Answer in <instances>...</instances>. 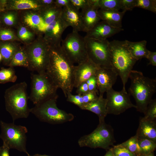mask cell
<instances>
[{
  "mask_svg": "<svg viewBox=\"0 0 156 156\" xmlns=\"http://www.w3.org/2000/svg\"><path fill=\"white\" fill-rule=\"evenodd\" d=\"M46 72L66 97L74 88L75 66L62 50L61 44L49 45Z\"/></svg>",
  "mask_w": 156,
  "mask_h": 156,
  "instance_id": "cell-1",
  "label": "cell"
},
{
  "mask_svg": "<svg viewBox=\"0 0 156 156\" xmlns=\"http://www.w3.org/2000/svg\"><path fill=\"white\" fill-rule=\"evenodd\" d=\"M129 78L131 81L129 93L135 100L137 111L144 114L156 91V79L145 77L142 72L132 70Z\"/></svg>",
  "mask_w": 156,
  "mask_h": 156,
  "instance_id": "cell-2",
  "label": "cell"
},
{
  "mask_svg": "<svg viewBox=\"0 0 156 156\" xmlns=\"http://www.w3.org/2000/svg\"><path fill=\"white\" fill-rule=\"evenodd\" d=\"M27 87L24 81L12 86L5 92V109L11 116L13 122L19 118H27L30 113L28 105Z\"/></svg>",
  "mask_w": 156,
  "mask_h": 156,
  "instance_id": "cell-3",
  "label": "cell"
},
{
  "mask_svg": "<svg viewBox=\"0 0 156 156\" xmlns=\"http://www.w3.org/2000/svg\"><path fill=\"white\" fill-rule=\"evenodd\" d=\"M109 47L112 68L121 79L122 89L126 90L129 74L137 61L131 55L125 40L109 42Z\"/></svg>",
  "mask_w": 156,
  "mask_h": 156,
  "instance_id": "cell-4",
  "label": "cell"
},
{
  "mask_svg": "<svg viewBox=\"0 0 156 156\" xmlns=\"http://www.w3.org/2000/svg\"><path fill=\"white\" fill-rule=\"evenodd\" d=\"M58 98L51 99L30 109V113L40 120L52 124H58L73 120L74 116L59 109L56 102Z\"/></svg>",
  "mask_w": 156,
  "mask_h": 156,
  "instance_id": "cell-5",
  "label": "cell"
},
{
  "mask_svg": "<svg viewBox=\"0 0 156 156\" xmlns=\"http://www.w3.org/2000/svg\"><path fill=\"white\" fill-rule=\"evenodd\" d=\"M31 91L29 98L36 105L49 99L58 98L57 86L46 72L31 76Z\"/></svg>",
  "mask_w": 156,
  "mask_h": 156,
  "instance_id": "cell-6",
  "label": "cell"
},
{
  "mask_svg": "<svg viewBox=\"0 0 156 156\" xmlns=\"http://www.w3.org/2000/svg\"><path fill=\"white\" fill-rule=\"evenodd\" d=\"M24 47L28 60L27 68L37 73L45 72L49 59L50 46L43 37H40Z\"/></svg>",
  "mask_w": 156,
  "mask_h": 156,
  "instance_id": "cell-7",
  "label": "cell"
},
{
  "mask_svg": "<svg viewBox=\"0 0 156 156\" xmlns=\"http://www.w3.org/2000/svg\"><path fill=\"white\" fill-rule=\"evenodd\" d=\"M115 142L113 129L104 121L99 122L97 127L91 133L81 137L78 143L81 147L107 149Z\"/></svg>",
  "mask_w": 156,
  "mask_h": 156,
  "instance_id": "cell-8",
  "label": "cell"
},
{
  "mask_svg": "<svg viewBox=\"0 0 156 156\" xmlns=\"http://www.w3.org/2000/svg\"><path fill=\"white\" fill-rule=\"evenodd\" d=\"M1 133L0 138L10 149H16L28 154L26 148L27 128L24 126L17 125L11 123L0 121Z\"/></svg>",
  "mask_w": 156,
  "mask_h": 156,
  "instance_id": "cell-9",
  "label": "cell"
},
{
  "mask_svg": "<svg viewBox=\"0 0 156 156\" xmlns=\"http://www.w3.org/2000/svg\"><path fill=\"white\" fill-rule=\"evenodd\" d=\"M84 38L88 58L99 67L112 68L107 40Z\"/></svg>",
  "mask_w": 156,
  "mask_h": 156,
  "instance_id": "cell-10",
  "label": "cell"
},
{
  "mask_svg": "<svg viewBox=\"0 0 156 156\" xmlns=\"http://www.w3.org/2000/svg\"><path fill=\"white\" fill-rule=\"evenodd\" d=\"M61 42L62 50L73 63L78 64L88 58L84 38L78 32L73 31Z\"/></svg>",
  "mask_w": 156,
  "mask_h": 156,
  "instance_id": "cell-11",
  "label": "cell"
},
{
  "mask_svg": "<svg viewBox=\"0 0 156 156\" xmlns=\"http://www.w3.org/2000/svg\"><path fill=\"white\" fill-rule=\"evenodd\" d=\"M106 92V108L107 114L118 115L129 109L136 108L130 99V95L126 90L122 89L120 91L114 90L112 88Z\"/></svg>",
  "mask_w": 156,
  "mask_h": 156,
  "instance_id": "cell-12",
  "label": "cell"
},
{
  "mask_svg": "<svg viewBox=\"0 0 156 156\" xmlns=\"http://www.w3.org/2000/svg\"><path fill=\"white\" fill-rule=\"evenodd\" d=\"M99 96H103L104 93L112 88L118 75L113 68L100 67L95 75Z\"/></svg>",
  "mask_w": 156,
  "mask_h": 156,
  "instance_id": "cell-13",
  "label": "cell"
},
{
  "mask_svg": "<svg viewBox=\"0 0 156 156\" xmlns=\"http://www.w3.org/2000/svg\"><path fill=\"white\" fill-rule=\"evenodd\" d=\"M68 27L60 17L47 25L43 38L49 45L61 44L62 35Z\"/></svg>",
  "mask_w": 156,
  "mask_h": 156,
  "instance_id": "cell-14",
  "label": "cell"
},
{
  "mask_svg": "<svg viewBox=\"0 0 156 156\" xmlns=\"http://www.w3.org/2000/svg\"><path fill=\"white\" fill-rule=\"evenodd\" d=\"M99 68L88 58L75 66L74 87L77 88L81 84L86 82L90 77L95 75Z\"/></svg>",
  "mask_w": 156,
  "mask_h": 156,
  "instance_id": "cell-15",
  "label": "cell"
},
{
  "mask_svg": "<svg viewBox=\"0 0 156 156\" xmlns=\"http://www.w3.org/2000/svg\"><path fill=\"white\" fill-rule=\"evenodd\" d=\"M99 0H89V5L80 12L86 32L91 29L101 20L98 10L100 9Z\"/></svg>",
  "mask_w": 156,
  "mask_h": 156,
  "instance_id": "cell-16",
  "label": "cell"
},
{
  "mask_svg": "<svg viewBox=\"0 0 156 156\" xmlns=\"http://www.w3.org/2000/svg\"><path fill=\"white\" fill-rule=\"evenodd\" d=\"M61 17L68 27H72L73 31L86 32L79 10L71 5L63 8Z\"/></svg>",
  "mask_w": 156,
  "mask_h": 156,
  "instance_id": "cell-17",
  "label": "cell"
},
{
  "mask_svg": "<svg viewBox=\"0 0 156 156\" xmlns=\"http://www.w3.org/2000/svg\"><path fill=\"white\" fill-rule=\"evenodd\" d=\"M123 30L122 28L113 27L102 21L87 32L85 37L96 39L105 40Z\"/></svg>",
  "mask_w": 156,
  "mask_h": 156,
  "instance_id": "cell-18",
  "label": "cell"
},
{
  "mask_svg": "<svg viewBox=\"0 0 156 156\" xmlns=\"http://www.w3.org/2000/svg\"><path fill=\"white\" fill-rule=\"evenodd\" d=\"M135 135L138 139H146L156 143V120L141 118Z\"/></svg>",
  "mask_w": 156,
  "mask_h": 156,
  "instance_id": "cell-19",
  "label": "cell"
},
{
  "mask_svg": "<svg viewBox=\"0 0 156 156\" xmlns=\"http://www.w3.org/2000/svg\"><path fill=\"white\" fill-rule=\"evenodd\" d=\"M107 100L103 96H99L93 101L84 104L80 108L83 110L91 112L97 115L99 117V122L105 121V118L107 113Z\"/></svg>",
  "mask_w": 156,
  "mask_h": 156,
  "instance_id": "cell-20",
  "label": "cell"
},
{
  "mask_svg": "<svg viewBox=\"0 0 156 156\" xmlns=\"http://www.w3.org/2000/svg\"><path fill=\"white\" fill-rule=\"evenodd\" d=\"M44 8L38 0H7L5 10H31L39 11Z\"/></svg>",
  "mask_w": 156,
  "mask_h": 156,
  "instance_id": "cell-21",
  "label": "cell"
},
{
  "mask_svg": "<svg viewBox=\"0 0 156 156\" xmlns=\"http://www.w3.org/2000/svg\"><path fill=\"white\" fill-rule=\"evenodd\" d=\"M126 12H120L116 10H104L99 9L98 10L101 20L110 26L116 28H121L122 21Z\"/></svg>",
  "mask_w": 156,
  "mask_h": 156,
  "instance_id": "cell-22",
  "label": "cell"
},
{
  "mask_svg": "<svg viewBox=\"0 0 156 156\" xmlns=\"http://www.w3.org/2000/svg\"><path fill=\"white\" fill-rule=\"evenodd\" d=\"M20 47L14 41H0V53L3 65L8 66L13 56Z\"/></svg>",
  "mask_w": 156,
  "mask_h": 156,
  "instance_id": "cell-23",
  "label": "cell"
},
{
  "mask_svg": "<svg viewBox=\"0 0 156 156\" xmlns=\"http://www.w3.org/2000/svg\"><path fill=\"white\" fill-rule=\"evenodd\" d=\"M125 41L129 51L134 59L137 61L143 58H147L149 50L146 48V40L137 42Z\"/></svg>",
  "mask_w": 156,
  "mask_h": 156,
  "instance_id": "cell-24",
  "label": "cell"
},
{
  "mask_svg": "<svg viewBox=\"0 0 156 156\" xmlns=\"http://www.w3.org/2000/svg\"><path fill=\"white\" fill-rule=\"evenodd\" d=\"M24 23L34 29L44 32L47 25L43 21L38 11L27 12L23 17Z\"/></svg>",
  "mask_w": 156,
  "mask_h": 156,
  "instance_id": "cell-25",
  "label": "cell"
},
{
  "mask_svg": "<svg viewBox=\"0 0 156 156\" xmlns=\"http://www.w3.org/2000/svg\"><path fill=\"white\" fill-rule=\"evenodd\" d=\"M62 8L56 5L38 11L43 21L47 25L61 17Z\"/></svg>",
  "mask_w": 156,
  "mask_h": 156,
  "instance_id": "cell-26",
  "label": "cell"
},
{
  "mask_svg": "<svg viewBox=\"0 0 156 156\" xmlns=\"http://www.w3.org/2000/svg\"><path fill=\"white\" fill-rule=\"evenodd\" d=\"M8 66H21L28 68V58L24 47H20L12 57Z\"/></svg>",
  "mask_w": 156,
  "mask_h": 156,
  "instance_id": "cell-27",
  "label": "cell"
},
{
  "mask_svg": "<svg viewBox=\"0 0 156 156\" xmlns=\"http://www.w3.org/2000/svg\"><path fill=\"white\" fill-rule=\"evenodd\" d=\"M17 79V76L14 67H9L7 68H1L0 70V83L14 82Z\"/></svg>",
  "mask_w": 156,
  "mask_h": 156,
  "instance_id": "cell-28",
  "label": "cell"
},
{
  "mask_svg": "<svg viewBox=\"0 0 156 156\" xmlns=\"http://www.w3.org/2000/svg\"><path fill=\"white\" fill-rule=\"evenodd\" d=\"M119 145L137 156L140 155H142L141 150L138 143V139L136 135Z\"/></svg>",
  "mask_w": 156,
  "mask_h": 156,
  "instance_id": "cell-29",
  "label": "cell"
},
{
  "mask_svg": "<svg viewBox=\"0 0 156 156\" xmlns=\"http://www.w3.org/2000/svg\"><path fill=\"white\" fill-rule=\"evenodd\" d=\"M17 16L14 12L5 10L0 12V21L1 24L7 26L15 25L17 22Z\"/></svg>",
  "mask_w": 156,
  "mask_h": 156,
  "instance_id": "cell-30",
  "label": "cell"
},
{
  "mask_svg": "<svg viewBox=\"0 0 156 156\" xmlns=\"http://www.w3.org/2000/svg\"><path fill=\"white\" fill-rule=\"evenodd\" d=\"M138 143L141 150L142 155L152 153L156 148V143L146 139H138Z\"/></svg>",
  "mask_w": 156,
  "mask_h": 156,
  "instance_id": "cell-31",
  "label": "cell"
},
{
  "mask_svg": "<svg viewBox=\"0 0 156 156\" xmlns=\"http://www.w3.org/2000/svg\"><path fill=\"white\" fill-rule=\"evenodd\" d=\"M21 41L11 29L5 27H0V41Z\"/></svg>",
  "mask_w": 156,
  "mask_h": 156,
  "instance_id": "cell-32",
  "label": "cell"
},
{
  "mask_svg": "<svg viewBox=\"0 0 156 156\" xmlns=\"http://www.w3.org/2000/svg\"><path fill=\"white\" fill-rule=\"evenodd\" d=\"M100 9L104 10H116L121 9L120 0H99Z\"/></svg>",
  "mask_w": 156,
  "mask_h": 156,
  "instance_id": "cell-33",
  "label": "cell"
},
{
  "mask_svg": "<svg viewBox=\"0 0 156 156\" xmlns=\"http://www.w3.org/2000/svg\"><path fill=\"white\" fill-rule=\"evenodd\" d=\"M17 36L21 41L29 42L32 41L34 37L33 33L26 27L21 25L18 29Z\"/></svg>",
  "mask_w": 156,
  "mask_h": 156,
  "instance_id": "cell-34",
  "label": "cell"
},
{
  "mask_svg": "<svg viewBox=\"0 0 156 156\" xmlns=\"http://www.w3.org/2000/svg\"><path fill=\"white\" fill-rule=\"evenodd\" d=\"M135 7L141 8L156 13V0H135Z\"/></svg>",
  "mask_w": 156,
  "mask_h": 156,
  "instance_id": "cell-35",
  "label": "cell"
},
{
  "mask_svg": "<svg viewBox=\"0 0 156 156\" xmlns=\"http://www.w3.org/2000/svg\"><path fill=\"white\" fill-rule=\"evenodd\" d=\"M144 117L151 120H156V99H152L149 103Z\"/></svg>",
  "mask_w": 156,
  "mask_h": 156,
  "instance_id": "cell-36",
  "label": "cell"
},
{
  "mask_svg": "<svg viewBox=\"0 0 156 156\" xmlns=\"http://www.w3.org/2000/svg\"><path fill=\"white\" fill-rule=\"evenodd\" d=\"M114 156H137L119 144L110 148Z\"/></svg>",
  "mask_w": 156,
  "mask_h": 156,
  "instance_id": "cell-37",
  "label": "cell"
},
{
  "mask_svg": "<svg viewBox=\"0 0 156 156\" xmlns=\"http://www.w3.org/2000/svg\"><path fill=\"white\" fill-rule=\"evenodd\" d=\"M67 101L78 106L80 108L84 103L82 95H73L71 93H68L66 97Z\"/></svg>",
  "mask_w": 156,
  "mask_h": 156,
  "instance_id": "cell-38",
  "label": "cell"
},
{
  "mask_svg": "<svg viewBox=\"0 0 156 156\" xmlns=\"http://www.w3.org/2000/svg\"><path fill=\"white\" fill-rule=\"evenodd\" d=\"M70 5L76 9L79 10L83 9L89 5V0H70Z\"/></svg>",
  "mask_w": 156,
  "mask_h": 156,
  "instance_id": "cell-39",
  "label": "cell"
},
{
  "mask_svg": "<svg viewBox=\"0 0 156 156\" xmlns=\"http://www.w3.org/2000/svg\"><path fill=\"white\" fill-rule=\"evenodd\" d=\"M121 9L126 12L135 7V0H120Z\"/></svg>",
  "mask_w": 156,
  "mask_h": 156,
  "instance_id": "cell-40",
  "label": "cell"
},
{
  "mask_svg": "<svg viewBox=\"0 0 156 156\" xmlns=\"http://www.w3.org/2000/svg\"><path fill=\"white\" fill-rule=\"evenodd\" d=\"M89 91L98 93L96 78L95 75L90 77L86 81Z\"/></svg>",
  "mask_w": 156,
  "mask_h": 156,
  "instance_id": "cell-41",
  "label": "cell"
},
{
  "mask_svg": "<svg viewBox=\"0 0 156 156\" xmlns=\"http://www.w3.org/2000/svg\"><path fill=\"white\" fill-rule=\"evenodd\" d=\"M97 93L91 92L86 93L82 95L84 104L89 103L97 99L98 97Z\"/></svg>",
  "mask_w": 156,
  "mask_h": 156,
  "instance_id": "cell-42",
  "label": "cell"
},
{
  "mask_svg": "<svg viewBox=\"0 0 156 156\" xmlns=\"http://www.w3.org/2000/svg\"><path fill=\"white\" fill-rule=\"evenodd\" d=\"M77 88L76 93L77 94L82 95L89 92L88 85L86 82L81 84Z\"/></svg>",
  "mask_w": 156,
  "mask_h": 156,
  "instance_id": "cell-43",
  "label": "cell"
},
{
  "mask_svg": "<svg viewBox=\"0 0 156 156\" xmlns=\"http://www.w3.org/2000/svg\"><path fill=\"white\" fill-rule=\"evenodd\" d=\"M149 61L148 64L154 66H156V52L148 51L147 58Z\"/></svg>",
  "mask_w": 156,
  "mask_h": 156,
  "instance_id": "cell-44",
  "label": "cell"
},
{
  "mask_svg": "<svg viewBox=\"0 0 156 156\" xmlns=\"http://www.w3.org/2000/svg\"><path fill=\"white\" fill-rule=\"evenodd\" d=\"M38 1L44 8L51 7L55 5V0H39Z\"/></svg>",
  "mask_w": 156,
  "mask_h": 156,
  "instance_id": "cell-45",
  "label": "cell"
},
{
  "mask_svg": "<svg viewBox=\"0 0 156 156\" xmlns=\"http://www.w3.org/2000/svg\"><path fill=\"white\" fill-rule=\"evenodd\" d=\"M55 3L56 6L62 8L71 5L70 0H56Z\"/></svg>",
  "mask_w": 156,
  "mask_h": 156,
  "instance_id": "cell-46",
  "label": "cell"
},
{
  "mask_svg": "<svg viewBox=\"0 0 156 156\" xmlns=\"http://www.w3.org/2000/svg\"><path fill=\"white\" fill-rule=\"evenodd\" d=\"M10 149L4 144L1 146H0V156H10L9 150Z\"/></svg>",
  "mask_w": 156,
  "mask_h": 156,
  "instance_id": "cell-47",
  "label": "cell"
},
{
  "mask_svg": "<svg viewBox=\"0 0 156 156\" xmlns=\"http://www.w3.org/2000/svg\"><path fill=\"white\" fill-rule=\"evenodd\" d=\"M7 0H0V12L5 10V7Z\"/></svg>",
  "mask_w": 156,
  "mask_h": 156,
  "instance_id": "cell-48",
  "label": "cell"
},
{
  "mask_svg": "<svg viewBox=\"0 0 156 156\" xmlns=\"http://www.w3.org/2000/svg\"><path fill=\"white\" fill-rule=\"evenodd\" d=\"M104 156H114L111 150L110 149Z\"/></svg>",
  "mask_w": 156,
  "mask_h": 156,
  "instance_id": "cell-49",
  "label": "cell"
},
{
  "mask_svg": "<svg viewBox=\"0 0 156 156\" xmlns=\"http://www.w3.org/2000/svg\"><path fill=\"white\" fill-rule=\"evenodd\" d=\"M28 156H51L46 155H41L38 154H35L33 155H30L29 153L27 154Z\"/></svg>",
  "mask_w": 156,
  "mask_h": 156,
  "instance_id": "cell-50",
  "label": "cell"
},
{
  "mask_svg": "<svg viewBox=\"0 0 156 156\" xmlns=\"http://www.w3.org/2000/svg\"><path fill=\"white\" fill-rule=\"evenodd\" d=\"M141 156H154L153 154L151 153L150 154L147 155H142Z\"/></svg>",
  "mask_w": 156,
  "mask_h": 156,
  "instance_id": "cell-51",
  "label": "cell"
},
{
  "mask_svg": "<svg viewBox=\"0 0 156 156\" xmlns=\"http://www.w3.org/2000/svg\"><path fill=\"white\" fill-rule=\"evenodd\" d=\"M2 58L1 53H0V62L2 60Z\"/></svg>",
  "mask_w": 156,
  "mask_h": 156,
  "instance_id": "cell-52",
  "label": "cell"
},
{
  "mask_svg": "<svg viewBox=\"0 0 156 156\" xmlns=\"http://www.w3.org/2000/svg\"><path fill=\"white\" fill-rule=\"evenodd\" d=\"M1 21H0V27H1Z\"/></svg>",
  "mask_w": 156,
  "mask_h": 156,
  "instance_id": "cell-53",
  "label": "cell"
}]
</instances>
